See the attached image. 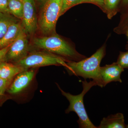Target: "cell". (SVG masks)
Listing matches in <instances>:
<instances>
[{
	"instance_id": "5bb4252c",
	"label": "cell",
	"mask_w": 128,
	"mask_h": 128,
	"mask_svg": "<svg viewBox=\"0 0 128 128\" xmlns=\"http://www.w3.org/2000/svg\"><path fill=\"white\" fill-rule=\"evenodd\" d=\"M8 9L9 13L18 19H22L24 4L22 0H9Z\"/></svg>"
},
{
	"instance_id": "d6986e66",
	"label": "cell",
	"mask_w": 128,
	"mask_h": 128,
	"mask_svg": "<svg viewBox=\"0 0 128 128\" xmlns=\"http://www.w3.org/2000/svg\"><path fill=\"white\" fill-rule=\"evenodd\" d=\"M9 0H0V12L9 13Z\"/></svg>"
},
{
	"instance_id": "52a82bcc",
	"label": "cell",
	"mask_w": 128,
	"mask_h": 128,
	"mask_svg": "<svg viewBox=\"0 0 128 128\" xmlns=\"http://www.w3.org/2000/svg\"><path fill=\"white\" fill-rule=\"evenodd\" d=\"M24 4L22 24L27 34H34L38 26L36 6L34 0H22Z\"/></svg>"
},
{
	"instance_id": "6da1fadb",
	"label": "cell",
	"mask_w": 128,
	"mask_h": 128,
	"mask_svg": "<svg viewBox=\"0 0 128 128\" xmlns=\"http://www.w3.org/2000/svg\"><path fill=\"white\" fill-rule=\"evenodd\" d=\"M105 54V46H102L88 58L78 62L69 61L66 67L70 75L80 76L85 79H92L97 86L104 87L100 73V64Z\"/></svg>"
},
{
	"instance_id": "9c48e42d",
	"label": "cell",
	"mask_w": 128,
	"mask_h": 128,
	"mask_svg": "<svg viewBox=\"0 0 128 128\" xmlns=\"http://www.w3.org/2000/svg\"><path fill=\"white\" fill-rule=\"evenodd\" d=\"M100 70L104 87L107 84L113 82H122L121 75L124 71V69L116 62L100 66Z\"/></svg>"
},
{
	"instance_id": "7c38bea8",
	"label": "cell",
	"mask_w": 128,
	"mask_h": 128,
	"mask_svg": "<svg viewBox=\"0 0 128 128\" xmlns=\"http://www.w3.org/2000/svg\"><path fill=\"white\" fill-rule=\"evenodd\" d=\"M25 70L13 63L5 62L0 72V78L12 82L17 75Z\"/></svg>"
},
{
	"instance_id": "8fae6325",
	"label": "cell",
	"mask_w": 128,
	"mask_h": 128,
	"mask_svg": "<svg viewBox=\"0 0 128 128\" xmlns=\"http://www.w3.org/2000/svg\"><path fill=\"white\" fill-rule=\"evenodd\" d=\"M97 128H125L126 125L124 123V114L118 113L104 118L101 121Z\"/></svg>"
},
{
	"instance_id": "3957f363",
	"label": "cell",
	"mask_w": 128,
	"mask_h": 128,
	"mask_svg": "<svg viewBox=\"0 0 128 128\" xmlns=\"http://www.w3.org/2000/svg\"><path fill=\"white\" fill-rule=\"evenodd\" d=\"M82 82L83 90L80 94L77 95H72L64 91L58 84H57L62 95L67 98L70 102V105L66 110L65 112L68 114L70 112H74L79 117V120L77 122L80 128H97L89 119L83 102L84 96L92 86H96V84L93 80L88 82L85 80Z\"/></svg>"
},
{
	"instance_id": "4fadbf2b",
	"label": "cell",
	"mask_w": 128,
	"mask_h": 128,
	"mask_svg": "<svg viewBox=\"0 0 128 128\" xmlns=\"http://www.w3.org/2000/svg\"><path fill=\"white\" fill-rule=\"evenodd\" d=\"M18 18L9 13L0 12V40L12 24L18 22Z\"/></svg>"
},
{
	"instance_id": "30bf717a",
	"label": "cell",
	"mask_w": 128,
	"mask_h": 128,
	"mask_svg": "<svg viewBox=\"0 0 128 128\" xmlns=\"http://www.w3.org/2000/svg\"><path fill=\"white\" fill-rule=\"evenodd\" d=\"M24 30L22 24L18 21L12 24L0 40V50L13 43Z\"/></svg>"
},
{
	"instance_id": "7402d4cb",
	"label": "cell",
	"mask_w": 128,
	"mask_h": 128,
	"mask_svg": "<svg viewBox=\"0 0 128 128\" xmlns=\"http://www.w3.org/2000/svg\"><path fill=\"white\" fill-rule=\"evenodd\" d=\"M35 0L37 2H38L40 4L42 5L43 6L48 0Z\"/></svg>"
},
{
	"instance_id": "8992f818",
	"label": "cell",
	"mask_w": 128,
	"mask_h": 128,
	"mask_svg": "<svg viewBox=\"0 0 128 128\" xmlns=\"http://www.w3.org/2000/svg\"><path fill=\"white\" fill-rule=\"evenodd\" d=\"M26 34L24 30L11 45L6 54L5 62L15 64L28 55L29 46Z\"/></svg>"
},
{
	"instance_id": "ac0fdd59",
	"label": "cell",
	"mask_w": 128,
	"mask_h": 128,
	"mask_svg": "<svg viewBox=\"0 0 128 128\" xmlns=\"http://www.w3.org/2000/svg\"><path fill=\"white\" fill-rule=\"evenodd\" d=\"M116 63L123 68L128 69V51L120 52Z\"/></svg>"
},
{
	"instance_id": "9a60e30c",
	"label": "cell",
	"mask_w": 128,
	"mask_h": 128,
	"mask_svg": "<svg viewBox=\"0 0 128 128\" xmlns=\"http://www.w3.org/2000/svg\"><path fill=\"white\" fill-rule=\"evenodd\" d=\"M120 0H104V9L108 18H111L117 12L118 6Z\"/></svg>"
},
{
	"instance_id": "5b68a950",
	"label": "cell",
	"mask_w": 128,
	"mask_h": 128,
	"mask_svg": "<svg viewBox=\"0 0 128 128\" xmlns=\"http://www.w3.org/2000/svg\"><path fill=\"white\" fill-rule=\"evenodd\" d=\"M66 61L63 57L49 52L34 51L14 64L26 70L50 65L63 66L66 68L67 66Z\"/></svg>"
},
{
	"instance_id": "603a6c76",
	"label": "cell",
	"mask_w": 128,
	"mask_h": 128,
	"mask_svg": "<svg viewBox=\"0 0 128 128\" xmlns=\"http://www.w3.org/2000/svg\"><path fill=\"white\" fill-rule=\"evenodd\" d=\"M123 4L124 5H128V0H122Z\"/></svg>"
},
{
	"instance_id": "484cf974",
	"label": "cell",
	"mask_w": 128,
	"mask_h": 128,
	"mask_svg": "<svg viewBox=\"0 0 128 128\" xmlns=\"http://www.w3.org/2000/svg\"><path fill=\"white\" fill-rule=\"evenodd\" d=\"M127 36H128V32H127Z\"/></svg>"
},
{
	"instance_id": "44dd1931",
	"label": "cell",
	"mask_w": 128,
	"mask_h": 128,
	"mask_svg": "<svg viewBox=\"0 0 128 128\" xmlns=\"http://www.w3.org/2000/svg\"><path fill=\"white\" fill-rule=\"evenodd\" d=\"M88 2L96 4L102 8L103 10L104 9V0H83V2Z\"/></svg>"
},
{
	"instance_id": "d4e9b609",
	"label": "cell",
	"mask_w": 128,
	"mask_h": 128,
	"mask_svg": "<svg viewBox=\"0 0 128 128\" xmlns=\"http://www.w3.org/2000/svg\"><path fill=\"white\" fill-rule=\"evenodd\" d=\"M126 128H128V124L126 125Z\"/></svg>"
},
{
	"instance_id": "ffe728a7",
	"label": "cell",
	"mask_w": 128,
	"mask_h": 128,
	"mask_svg": "<svg viewBox=\"0 0 128 128\" xmlns=\"http://www.w3.org/2000/svg\"><path fill=\"white\" fill-rule=\"evenodd\" d=\"M11 45L0 50V64L2 62H5V59L6 54L10 47Z\"/></svg>"
},
{
	"instance_id": "cb8c5ba5",
	"label": "cell",
	"mask_w": 128,
	"mask_h": 128,
	"mask_svg": "<svg viewBox=\"0 0 128 128\" xmlns=\"http://www.w3.org/2000/svg\"><path fill=\"white\" fill-rule=\"evenodd\" d=\"M5 62H3L2 63H1V64H0V72L1 70V69L2 68V66H3V65H4V64Z\"/></svg>"
},
{
	"instance_id": "277c9868",
	"label": "cell",
	"mask_w": 128,
	"mask_h": 128,
	"mask_svg": "<svg viewBox=\"0 0 128 128\" xmlns=\"http://www.w3.org/2000/svg\"><path fill=\"white\" fill-rule=\"evenodd\" d=\"M62 2V0H48L43 6L38 18V26L44 34H50L55 32Z\"/></svg>"
},
{
	"instance_id": "7a4b0ae2",
	"label": "cell",
	"mask_w": 128,
	"mask_h": 128,
	"mask_svg": "<svg viewBox=\"0 0 128 128\" xmlns=\"http://www.w3.org/2000/svg\"><path fill=\"white\" fill-rule=\"evenodd\" d=\"M33 43L36 48L56 55L78 62L84 59L73 47L57 34L34 38Z\"/></svg>"
},
{
	"instance_id": "ba28073f",
	"label": "cell",
	"mask_w": 128,
	"mask_h": 128,
	"mask_svg": "<svg viewBox=\"0 0 128 128\" xmlns=\"http://www.w3.org/2000/svg\"><path fill=\"white\" fill-rule=\"evenodd\" d=\"M36 74L35 68L28 69L15 76L6 91L11 94H19L28 88Z\"/></svg>"
},
{
	"instance_id": "e0dca14e",
	"label": "cell",
	"mask_w": 128,
	"mask_h": 128,
	"mask_svg": "<svg viewBox=\"0 0 128 128\" xmlns=\"http://www.w3.org/2000/svg\"><path fill=\"white\" fill-rule=\"evenodd\" d=\"M11 82L0 78V104L2 103L3 100L5 98V92L7 90Z\"/></svg>"
},
{
	"instance_id": "2e32d148",
	"label": "cell",
	"mask_w": 128,
	"mask_h": 128,
	"mask_svg": "<svg viewBox=\"0 0 128 128\" xmlns=\"http://www.w3.org/2000/svg\"><path fill=\"white\" fill-rule=\"evenodd\" d=\"M83 2V0H62L60 16L70 8L75 5Z\"/></svg>"
}]
</instances>
